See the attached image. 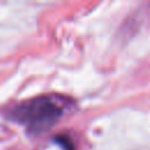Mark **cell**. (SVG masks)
<instances>
[{
	"label": "cell",
	"mask_w": 150,
	"mask_h": 150,
	"mask_svg": "<svg viewBox=\"0 0 150 150\" xmlns=\"http://www.w3.org/2000/svg\"><path fill=\"white\" fill-rule=\"evenodd\" d=\"M64 114V104L56 97L38 96L16 104L11 111L12 120L25 125L30 132H43Z\"/></svg>",
	"instance_id": "6da1fadb"
},
{
	"label": "cell",
	"mask_w": 150,
	"mask_h": 150,
	"mask_svg": "<svg viewBox=\"0 0 150 150\" xmlns=\"http://www.w3.org/2000/svg\"><path fill=\"white\" fill-rule=\"evenodd\" d=\"M57 142H59L66 150H74V146H73V144H71V142H70V139H69L68 137H66V136H60V137H57Z\"/></svg>",
	"instance_id": "7a4b0ae2"
}]
</instances>
